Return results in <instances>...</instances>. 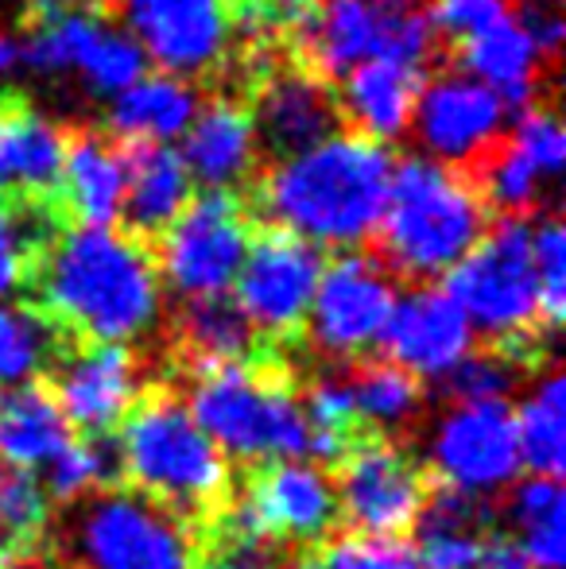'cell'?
<instances>
[{"label": "cell", "mask_w": 566, "mask_h": 569, "mask_svg": "<svg viewBox=\"0 0 566 569\" xmlns=\"http://www.w3.org/2000/svg\"><path fill=\"white\" fill-rule=\"evenodd\" d=\"M36 310L54 330L121 349L159 330L167 299L143 240L82 226L47 240L36 263Z\"/></svg>", "instance_id": "obj_1"}, {"label": "cell", "mask_w": 566, "mask_h": 569, "mask_svg": "<svg viewBox=\"0 0 566 569\" xmlns=\"http://www.w3.org/2000/svg\"><path fill=\"white\" fill-rule=\"evenodd\" d=\"M393 151L357 132H334L287 156L260 182V206L276 229L315 248H357L377 237L393 187Z\"/></svg>", "instance_id": "obj_2"}, {"label": "cell", "mask_w": 566, "mask_h": 569, "mask_svg": "<svg viewBox=\"0 0 566 569\" xmlns=\"http://www.w3.org/2000/svg\"><path fill=\"white\" fill-rule=\"evenodd\" d=\"M485 229L489 206L477 182L458 167L411 156L393 167L377 260L393 276L443 279L474 252Z\"/></svg>", "instance_id": "obj_3"}, {"label": "cell", "mask_w": 566, "mask_h": 569, "mask_svg": "<svg viewBox=\"0 0 566 569\" xmlns=\"http://www.w3.org/2000/svg\"><path fill=\"white\" fill-rule=\"evenodd\" d=\"M129 488L175 516H210L229 496V461L171 391L143 396L113 438Z\"/></svg>", "instance_id": "obj_4"}, {"label": "cell", "mask_w": 566, "mask_h": 569, "mask_svg": "<svg viewBox=\"0 0 566 569\" xmlns=\"http://www.w3.org/2000/svg\"><path fill=\"white\" fill-rule=\"evenodd\" d=\"M190 415L226 461H307L310 427L302 403L272 368L249 360L202 368L190 383Z\"/></svg>", "instance_id": "obj_5"}, {"label": "cell", "mask_w": 566, "mask_h": 569, "mask_svg": "<svg viewBox=\"0 0 566 569\" xmlns=\"http://www.w3.org/2000/svg\"><path fill=\"white\" fill-rule=\"evenodd\" d=\"M446 295L474 338H489L520 365L536 349L539 283L532 263V226L524 218H500L485 229L477 248L446 276Z\"/></svg>", "instance_id": "obj_6"}, {"label": "cell", "mask_w": 566, "mask_h": 569, "mask_svg": "<svg viewBox=\"0 0 566 569\" xmlns=\"http://www.w3.org/2000/svg\"><path fill=\"white\" fill-rule=\"evenodd\" d=\"M67 550L78 569H198L187 519L132 488H106L75 503Z\"/></svg>", "instance_id": "obj_7"}, {"label": "cell", "mask_w": 566, "mask_h": 569, "mask_svg": "<svg viewBox=\"0 0 566 569\" xmlns=\"http://www.w3.org/2000/svg\"><path fill=\"white\" fill-rule=\"evenodd\" d=\"M252 244V221L237 194L190 198L175 226L159 237L156 271L163 295L202 302L229 295Z\"/></svg>", "instance_id": "obj_8"}, {"label": "cell", "mask_w": 566, "mask_h": 569, "mask_svg": "<svg viewBox=\"0 0 566 569\" xmlns=\"http://www.w3.org/2000/svg\"><path fill=\"white\" fill-rule=\"evenodd\" d=\"M396 279L377 256L341 252L322 268L318 291L307 310V341L318 357L346 365L361 360L385 338L388 315L396 307Z\"/></svg>", "instance_id": "obj_9"}, {"label": "cell", "mask_w": 566, "mask_h": 569, "mask_svg": "<svg viewBox=\"0 0 566 569\" xmlns=\"http://www.w3.org/2000/svg\"><path fill=\"white\" fill-rule=\"evenodd\" d=\"M427 461L446 492L489 500L520 480V442L508 403H450L427 430Z\"/></svg>", "instance_id": "obj_10"}, {"label": "cell", "mask_w": 566, "mask_h": 569, "mask_svg": "<svg viewBox=\"0 0 566 569\" xmlns=\"http://www.w3.org/2000/svg\"><path fill=\"white\" fill-rule=\"evenodd\" d=\"M322 248L291 237L284 229H268L252 237L245 268L237 276V307L252 333L287 341L307 322L310 299L322 279Z\"/></svg>", "instance_id": "obj_11"}, {"label": "cell", "mask_w": 566, "mask_h": 569, "mask_svg": "<svg viewBox=\"0 0 566 569\" xmlns=\"http://www.w3.org/2000/svg\"><path fill=\"white\" fill-rule=\"evenodd\" d=\"M334 500H338V519L354 535L396 539L400 531L416 527L427 503V480L400 446L361 442L341 453Z\"/></svg>", "instance_id": "obj_12"}, {"label": "cell", "mask_w": 566, "mask_h": 569, "mask_svg": "<svg viewBox=\"0 0 566 569\" xmlns=\"http://www.w3.org/2000/svg\"><path fill=\"white\" fill-rule=\"evenodd\" d=\"M226 516L272 547H318L338 523L334 480L315 461H272L249 480Z\"/></svg>", "instance_id": "obj_13"}, {"label": "cell", "mask_w": 566, "mask_h": 569, "mask_svg": "<svg viewBox=\"0 0 566 569\" xmlns=\"http://www.w3.org/2000/svg\"><path fill=\"white\" fill-rule=\"evenodd\" d=\"M508 109L493 90L461 70L438 74L419 90L411 132L427 151L424 159L446 167H477L505 136Z\"/></svg>", "instance_id": "obj_14"}, {"label": "cell", "mask_w": 566, "mask_h": 569, "mask_svg": "<svg viewBox=\"0 0 566 569\" xmlns=\"http://www.w3.org/2000/svg\"><path fill=\"white\" fill-rule=\"evenodd\" d=\"M117 8L148 62L182 82L218 67L234 31L229 0H117Z\"/></svg>", "instance_id": "obj_15"}, {"label": "cell", "mask_w": 566, "mask_h": 569, "mask_svg": "<svg viewBox=\"0 0 566 569\" xmlns=\"http://www.w3.org/2000/svg\"><path fill=\"white\" fill-rule=\"evenodd\" d=\"M54 403L70 430L109 438L143 399L140 357L121 345H82L54 360Z\"/></svg>", "instance_id": "obj_16"}, {"label": "cell", "mask_w": 566, "mask_h": 569, "mask_svg": "<svg viewBox=\"0 0 566 569\" xmlns=\"http://www.w3.org/2000/svg\"><path fill=\"white\" fill-rule=\"evenodd\" d=\"M380 345L388 365L411 380H446L474 352V330L443 287H411L396 295Z\"/></svg>", "instance_id": "obj_17"}, {"label": "cell", "mask_w": 566, "mask_h": 569, "mask_svg": "<svg viewBox=\"0 0 566 569\" xmlns=\"http://www.w3.org/2000/svg\"><path fill=\"white\" fill-rule=\"evenodd\" d=\"M404 4L408 0H310L291 28L302 70L330 82L380 59L388 23Z\"/></svg>", "instance_id": "obj_18"}, {"label": "cell", "mask_w": 566, "mask_h": 569, "mask_svg": "<svg viewBox=\"0 0 566 569\" xmlns=\"http://www.w3.org/2000/svg\"><path fill=\"white\" fill-rule=\"evenodd\" d=\"M257 124L260 148L272 156H299L315 143L330 140L341 124V109L334 90L322 78L307 74L302 67L272 74L257 93V106L249 109Z\"/></svg>", "instance_id": "obj_19"}, {"label": "cell", "mask_w": 566, "mask_h": 569, "mask_svg": "<svg viewBox=\"0 0 566 569\" xmlns=\"http://www.w3.org/2000/svg\"><path fill=\"white\" fill-rule=\"evenodd\" d=\"M182 167L190 182H202L206 194H234L252 174L260 159L257 124H252L249 106L234 98H218L182 132Z\"/></svg>", "instance_id": "obj_20"}, {"label": "cell", "mask_w": 566, "mask_h": 569, "mask_svg": "<svg viewBox=\"0 0 566 569\" xmlns=\"http://www.w3.org/2000/svg\"><path fill=\"white\" fill-rule=\"evenodd\" d=\"M67 132L23 98H0V190L43 206L59 198Z\"/></svg>", "instance_id": "obj_21"}, {"label": "cell", "mask_w": 566, "mask_h": 569, "mask_svg": "<svg viewBox=\"0 0 566 569\" xmlns=\"http://www.w3.org/2000/svg\"><path fill=\"white\" fill-rule=\"evenodd\" d=\"M125 148V202L121 218L137 240L163 237L195 198L182 156L163 143H121Z\"/></svg>", "instance_id": "obj_22"}, {"label": "cell", "mask_w": 566, "mask_h": 569, "mask_svg": "<svg viewBox=\"0 0 566 569\" xmlns=\"http://www.w3.org/2000/svg\"><path fill=\"white\" fill-rule=\"evenodd\" d=\"M59 198L82 229H113L125 202V148L101 132L67 136Z\"/></svg>", "instance_id": "obj_23"}, {"label": "cell", "mask_w": 566, "mask_h": 569, "mask_svg": "<svg viewBox=\"0 0 566 569\" xmlns=\"http://www.w3.org/2000/svg\"><path fill=\"white\" fill-rule=\"evenodd\" d=\"M461 67H466L461 74L497 93L505 109H528L539 93V82H544V74H539L544 59L516 23L513 8L461 39Z\"/></svg>", "instance_id": "obj_24"}, {"label": "cell", "mask_w": 566, "mask_h": 569, "mask_svg": "<svg viewBox=\"0 0 566 569\" xmlns=\"http://www.w3.org/2000/svg\"><path fill=\"white\" fill-rule=\"evenodd\" d=\"M419 90H424L419 70L388 59H369L341 78L338 109L354 120L357 136H365L373 143H388L400 140L411 128Z\"/></svg>", "instance_id": "obj_25"}, {"label": "cell", "mask_w": 566, "mask_h": 569, "mask_svg": "<svg viewBox=\"0 0 566 569\" xmlns=\"http://www.w3.org/2000/svg\"><path fill=\"white\" fill-rule=\"evenodd\" d=\"M489 542V503L443 488V492L427 496L424 511H419L411 555H416L419 569H474Z\"/></svg>", "instance_id": "obj_26"}, {"label": "cell", "mask_w": 566, "mask_h": 569, "mask_svg": "<svg viewBox=\"0 0 566 569\" xmlns=\"http://www.w3.org/2000/svg\"><path fill=\"white\" fill-rule=\"evenodd\" d=\"M70 438H75V430L62 419L51 388L23 383V388L0 396V461H4V469H47L67 450Z\"/></svg>", "instance_id": "obj_27"}, {"label": "cell", "mask_w": 566, "mask_h": 569, "mask_svg": "<svg viewBox=\"0 0 566 569\" xmlns=\"http://www.w3.org/2000/svg\"><path fill=\"white\" fill-rule=\"evenodd\" d=\"M198 93L171 74H143L109 106V132L117 143H171L198 117Z\"/></svg>", "instance_id": "obj_28"}, {"label": "cell", "mask_w": 566, "mask_h": 569, "mask_svg": "<svg viewBox=\"0 0 566 569\" xmlns=\"http://www.w3.org/2000/svg\"><path fill=\"white\" fill-rule=\"evenodd\" d=\"M508 527L513 547L528 569H563L566 562V496L552 477H528L508 488Z\"/></svg>", "instance_id": "obj_29"}, {"label": "cell", "mask_w": 566, "mask_h": 569, "mask_svg": "<svg viewBox=\"0 0 566 569\" xmlns=\"http://www.w3.org/2000/svg\"><path fill=\"white\" fill-rule=\"evenodd\" d=\"M513 419L524 469H532V477L559 480L566 465V380L559 368H547L524 391V403L513 411Z\"/></svg>", "instance_id": "obj_30"}, {"label": "cell", "mask_w": 566, "mask_h": 569, "mask_svg": "<svg viewBox=\"0 0 566 569\" xmlns=\"http://www.w3.org/2000/svg\"><path fill=\"white\" fill-rule=\"evenodd\" d=\"M175 338L179 349L190 365L202 368H218V365H237L252 352V326L245 322L241 307H237L229 295L218 299H202V302H187L175 322Z\"/></svg>", "instance_id": "obj_31"}, {"label": "cell", "mask_w": 566, "mask_h": 569, "mask_svg": "<svg viewBox=\"0 0 566 569\" xmlns=\"http://www.w3.org/2000/svg\"><path fill=\"white\" fill-rule=\"evenodd\" d=\"M59 360V330L28 302L0 307V391L36 383L47 365Z\"/></svg>", "instance_id": "obj_32"}, {"label": "cell", "mask_w": 566, "mask_h": 569, "mask_svg": "<svg viewBox=\"0 0 566 569\" xmlns=\"http://www.w3.org/2000/svg\"><path fill=\"white\" fill-rule=\"evenodd\" d=\"M349 383H354L357 422L373 430H404L424 411V383L388 360L361 365L357 372H349Z\"/></svg>", "instance_id": "obj_33"}, {"label": "cell", "mask_w": 566, "mask_h": 569, "mask_svg": "<svg viewBox=\"0 0 566 569\" xmlns=\"http://www.w3.org/2000/svg\"><path fill=\"white\" fill-rule=\"evenodd\" d=\"M299 403L310 427V457H318L315 465L341 461V453L349 450V438H354V430H357V407H354L349 372L315 376Z\"/></svg>", "instance_id": "obj_34"}, {"label": "cell", "mask_w": 566, "mask_h": 569, "mask_svg": "<svg viewBox=\"0 0 566 569\" xmlns=\"http://www.w3.org/2000/svg\"><path fill=\"white\" fill-rule=\"evenodd\" d=\"M121 477L113 438H70L67 450L47 465V496L59 503H82L113 488Z\"/></svg>", "instance_id": "obj_35"}, {"label": "cell", "mask_w": 566, "mask_h": 569, "mask_svg": "<svg viewBox=\"0 0 566 569\" xmlns=\"http://www.w3.org/2000/svg\"><path fill=\"white\" fill-rule=\"evenodd\" d=\"M75 70L82 74V82L93 93H125L132 82H140L148 74V54L140 51V43L121 28H109L106 20L93 28V36L86 39L82 54H78Z\"/></svg>", "instance_id": "obj_36"}, {"label": "cell", "mask_w": 566, "mask_h": 569, "mask_svg": "<svg viewBox=\"0 0 566 569\" xmlns=\"http://www.w3.org/2000/svg\"><path fill=\"white\" fill-rule=\"evenodd\" d=\"M47 206H16L0 210V307L12 302L36 276L39 252L47 248Z\"/></svg>", "instance_id": "obj_37"}, {"label": "cell", "mask_w": 566, "mask_h": 569, "mask_svg": "<svg viewBox=\"0 0 566 569\" xmlns=\"http://www.w3.org/2000/svg\"><path fill=\"white\" fill-rule=\"evenodd\" d=\"M481 179V198L485 206L500 210V218H524L528 210L539 206V194H544V179L536 174V167L513 148V143H497L489 156L477 163V174Z\"/></svg>", "instance_id": "obj_38"}, {"label": "cell", "mask_w": 566, "mask_h": 569, "mask_svg": "<svg viewBox=\"0 0 566 569\" xmlns=\"http://www.w3.org/2000/svg\"><path fill=\"white\" fill-rule=\"evenodd\" d=\"M51 523V496L36 472L0 469V539L12 547H36Z\"/></svg>", "instance_id": "obj_39"}, {"label": "cell", "mask_w": 566, "mask_h": 569, "mask_svg": "<svg viewBox=\"0 0 566 569\" xmlns=\"http://www.w3.org/2000/svg\"><path fill=\"white\" fill-rule=\"evenodd\" d=\"M532 263L539 283V326L559 330L566 315V229L555 213L532 226Z\"/></svg>", "instance_id": "obj_40"}, {"label": "cell", "mask_w": 566, "mask_h": 569, "mask_svg": "<svg viewBox=\"0 0 566 569\" xmlns=\"http://www.w3.org/2000/svg\"><path fill=\"white\" fill-rule=\"evenodd\" d=\"M516 380H520V365L508 352L474 349L446 376V388H450L454 403H508Z\"/></svg>", "instance_id": "obj_41"}, {"label": "cell", "mask_w": 566, "mask_h": 569, "mask_svg": "<svg viewBox=\"0 0 566 569\" xmlns=\"http://www.w3.org/2000/svg\"><path fill=\"white\" fill-rule=\"evenodd\" d=\"M310 569H419L416 555L400 539H373V535H341L326 542Z\"/></svg>", "instance_id": "obj_42"}, {"label": "cell", "mask_w": 566, "mask_h": 569, "mask_svg": "<svg viewBox=\"0 0 566 569\" xmlns=\"http://www.w3.org/2000/svg\"><path fill=\"white\" fill-rule=\"evenodd\" d=\"M513 143L544 182H555L563 174V163H566V136H563V124L555 117V109L547 106H528L520 113L513 128Z\"/></svg>", "instance_id": "obj_43"}, {"label": "cell", "mask_w": 566, "mask_h": 569, "mask_svg": "<svg viewBox=\"0 0 566 569\" xmlns=\"http://www.w3.org/2000/svg\"><path fill=\"white\" fill-rule=\"evenodd\" d=\"M505 12H508V0H430L427 20L435 31H443V36L461 43L466 36H474L477 28H485V23H493Z\"/></svg>", "instance_id": "obj_44"}, {"label": "cell", "mask_w": 566, "mask_h": 569, "mask_svg": "<svg viewBox=\"0 0 566 569\" xmlns=\"http://www.w3.org/2000/svg\"><path fill=\"white\" fill-rule=\"evenodd\" d=\"M513 16L524 28V36L532 39V47L539 51V59L555 62V54L563 51V39H566V20L559 4L555 0H520V8Z\"/></svg>", "instance_id": "obj_45"}, {"label": "cell", "mask_w": 566, "mask_h": 569, "mask_svg": "<svg viewBox=\"0 0 566 569\" xmlns=\"http://www.w3.org/2000/svg\"><path fill=\"white\" fill-rule=\"evenodd\" d=\"M474 569H528V562H524L520 550H516L508 539H493L489 547H485L481 562H477Z\"/></svg>", "instance_id": "obj_46"}, {"label": "cell", "mask_w": 566, "mask_h": 569, "mask_svg": "<svg viewBox=\"0 0 566 569\" xmlns=\"http://www.w3.org/2000/svg\"><path fill=\"white\" fill-rule=\"evenodd\" d=\"M28 4H31L36 23L59 20V16H70V12H90V0H28Z\"/></svg>", "instance_id": "obj_47"}, {"label": "cell", "mask_w": 566, "mask_h": 569, "mask_svg": "<svg viewBox=\"0 0 566 569\" xmlns=\"http://www.w3.org/2000/svg\"><path fill=\"white\" fill-rule=\"evenodd\" d=\"M23 67V51H20V39H12L8 31H0V78L16 74Z\"/></svg>", "instance_id": "obj_48"}, {"label": "cell", "mask_w": 566, "mask_h": 569, "mask_svg": "<svg viewBox=\"0 0 566 569\" xmlns=\"http://www.w3.org/2000/svg\"><path fill=\"white\" fill-rule=\"evenodd\" d=\"M0 569H47V562H39V558H16V562H8Z\"/></svg>", "instance_id": "obj_49"}, {"label": "cell", "mask_w": 566, "mask_h": 569, "mask_svg": "<svg viewBox=\"0 0 566 569\" xmlns=\"http://www.w3.org/2000/svg\"><path fill=\"white\" fill-rule=\"evenodd\" d=\"M287 569H310V558H299V562H291Z\"/></svg>", "instance_id": "obj_50"}, {"label": "cell", "mask_w": 566, "mask_h": 569, "mask_svg": "<svg viewBox=\"0 0 566 569\" xmlns=\"http://www.w3.org/2000/svg\"><path fill=\"white\" fill-rule=\"evenodd\" d=\"M4 558H8V542L0 539V566H4Z\"/></svg>", "instance_id": "obj_51"}]
</instances>
